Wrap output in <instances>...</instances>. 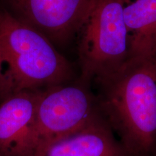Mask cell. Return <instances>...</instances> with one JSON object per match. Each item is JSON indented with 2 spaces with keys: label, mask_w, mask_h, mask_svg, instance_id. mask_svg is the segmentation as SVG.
Returning a JSON list of instances; mask_svg holds the SVG:
<instances>
[{
  "label": "cell",
  "mask_w": 156,
  "mask_h": 156,
  "mask_svg": "<svg viewBox=\"0 0 156 156\" xmlns=\"http://www.w3.org/2000/svg\"><path fill=\"white\" fill-rule=\"evenodd\" d=\"M100 105L129 156L156 151V55L130 56L118 69L95 81Z\"/></svg>",
  "instance_id": "1"
},
{
  "label": "cell",
  "mask_w": 156,
  "mask_h": 156,
  "mask_svg": "<svg viewBox=\"0 0 156 156\" xmlns=\"http://www.w3.org/2000/svg\"><path fill=\"white\" fill-rule=\"evenodd\" d=\"M73 73L69 61L44 35L0 10V101L65 84Z\"/></svg>",
  "instance_id": "2"
},
{
  "label": "cell",
  "mask_w": 156,
  "mask_h": 156,
  "mask_svg": "<svg viewBox=\"0 0 156 156\" xmlns=\"http://www.w3.org/2000/svg\"><path fill=\"white\" fill-rule=\"evenodd\" d=\"M126 0H94L78 32L80 82L108 76L130 56L129 36L124 18Z\"/></svg>",
  "instance_id": "3"
},
{
  "label": "cell",
  "mask_w": 156,
  "mask_h": 156,
  "mask_svg": "<svg viewBox=\"0 0 156 156\" xmlns=\"http://www.w3.org/2000/svg\"><path fill=\"white\" fill-rule=\"evenodd\" d=\"M98 114L87 85H55L41 93L30 143V156H44L54 144L79 131Z\"/></svg>",
  "instance_id": "4"
},
{
  "label": "cell",
  "mask_w": 156,
  "mask_h": 156,
  "mask_svg": "<svg viewBox=\"0 0 156 156\" xmlns=\"http://www.w3.org/2000/svg\"><path fill=\"white\" fill-rule=\"evenodd\" d=\"M12 15L63 46L77 35L94 0H6Z\"/></svg>",
  "instance_id": "5"
},
{
  "label": "cell",
  "mask_w": 156,
  "mask_h": 156,
  "mask_svg": "<svg viewBox=\"0 0 156 156\" xmlns=\"http://www.w3.org/2000/svg\"><path fill=\"white\" fill-rule=\"evenodd\" d=\"M43 89L24 90L0 104V156H30L36 110Z\"/></svg>",
  "instance_id": "6"
},
{
  "label": "cell",
  "mask_w": 156,
  "mask_h": 156,
  "mask_svg": "<svg viewBox=\"0 0 156 156\" xmlns=\"http://www.w3.org/2000/svg\"><path fill=\"white\" fill-rule=\"evenodd\" d=\"M44 156H129L108 124L98 115L79 131L54 144Z\"/></svg>",
  "instance_id": "7"
},
{
  "label": "cell",
  "mask_w": 156,
  "mask_h": 156,
  "mask_svg": "<svg viewBox=\"0 0 156 156\" xmlns=\"http://www.w3.org/2000/svg\"><path fill=\"white\" fill-rule=\"evenodd\" d=\"M123 12L130 56L156 55V0L128 2Z\"/></svg>",
  "instance_id": "8"
},
{
  "label": "cell",
  "mask_w": 156,
  "mask_h": 156,
  "mask_svg": "<svg viewBox=\"0 0 156 156\" xmlns=\"http://www.w3.org/2000/svg\"><path fill=\"white\" fill-rule=\"evenodd\" d=\"M126 3H127L128 2H129V0H126Z\"/></svg>",
  "instance_id": "9"
}]
</instances>
